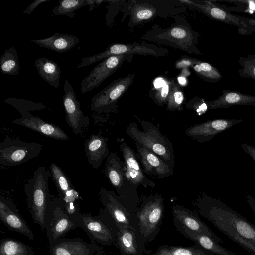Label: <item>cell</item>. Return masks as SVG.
Wrapping results in <instances>:
<instances>
[{"mask_svg":"<svg viewBox=\"0 0 255 255\" xmlns=\"http://www.w3.org/2000/svg\"><path fill=\"white\" fill-rule=\"evenodd\" d=\"M200 214L251 255H255V225L220 200L210 197L199 205Z\"/></svg>","mask_w":255,"mask_h":255,"instance_id":"1","label":"cell"},{"mask_svg":"<svg viewBox=\"0 0 255 255\" xmlns=\"http://www.w3.org/2000/svg\"><path fill=\"white\" fill-rule=\"evenodd\" d=\"M130 55L112 56L98 64L81 81L80 91L84 94L99 87L122 65Z\"/></svg>","mask_w":255,"mask_h":255,"instance_id":"14","label":"cell"},{"mask_svg":"<svg viewBox=\"0 0 255 255\" xmlns=\"http://www.w3.org/2000/svg\"><path fill=\"white\" fill-rule=\"evenodd\" d=\"M184 100V94L179 86L174 81L170 82V91L167 101V110L180 109Z\"/></svg>","mask_w":255,"mask_h":255,"instance_id":"36","label":"cell"},{"mask_svg":"<svg viewBox=\"0 0 255 255\" xmlns=\"http://www.w3.org/2000/svg\"><path fill=\"white\" fill-rule=\"evenodd\" d=\"M50 1H51V0H34L23 11V13L29 15L31 14L40 4L45 2H48Z\"/></svg>","mask_w":255,"mask_h":255,"instance_id":"40","label":"cell"},{"mask_svg":"<svg viewBox=\"0 0 255 255\" xmlns=\"http://www.w3.org/2000/svg\"><path fill=\"white\" fill-rule=\"evenodd\" d=\"M76 36L55 33L53 35L42 39H32L31 41L42 48H46L58 53H63L74 48L79 42Z\"/></svg>","mask_w":255,"mask_h":255,"instance_id":"27","label":"cell"},{"mask_svg":"<svg viewBox=\"0 0 255 255\" xmlns=\"http://www.w3.org/2000/svg\"><path fill=\"white\" fill-rule=\"evenodd\" d=\"M241 147L255 162V146L247 143L241 144Z\"/></svg>","mask_w":255,"mask_h":255,"instance_id":"41","label":"cell"},{"mask_svg":"<svg viewBox=\"0 0 255 255\" xmlns=\"http://www.w3.org/2000/svg\"><path fill=\"white\" fill-rule=\"evenodd\" d=\"M146 244L139 230L128 228L119 229L114 245L121 255H144Z\"/></svg>","mask_w":255,"mask_h":255,"instance_id":"20","label":"cell"},{"mask_svg":"<svg viewBox=\"0 0 255 255\" xmlns=\"http://www.w3.org/2000/svg\"><path fill=\"white\" fill-rule=\"evenodd\" d=\"M95 255H103V251L102 249H101L99 250L95 254Z\"/></svg>","mask_w":255,"mask_h":255,"instance_id":"44","label":"cell"},{"mask_svg":"<svg viewBox=\"0 0 255 255\" xmlns=\"http://www.w3.org/2000/svg\"><path fill=\"white\" fill-rule=\"evenodd\" d=\"M32 248L17 240L4 238L0 241V255H34Z\"/></svg>","mask_w":255,"mask_h":255,"instance_id":"32","label":"cell"},{"mask_svg":"<svg viewBox=\"0 0 255 255\" xmlns=\"http://www.w3.org/2000/svg\"><path fill=\"white\" fill-rule=\"evenodd\" d=\"M49 170L50 177L57 189L58 197L64 202L65 210L71 216L78 218L81 213L76 203L77 200L81 199L79 193L59 166L52 163L49 166Z\"/></svg>","mask_w":255,"mask_h":255,"instance_id":"11","label":"cell"},{"mask_svg":"<svg viewBox=\"0 0 255 255\" xmlns=\"http://www.w3.org/2000/svg\"><path fill=\"white\" fill-rule=\"evenodd\" d=\"M143 128L141 131L137 124L131 123L126 131L136 143L150 150L170 167L174 166V154L172 146L168 139L164 136L153 124L148 121H140Z\"/></svg>","mask_w":255,"mask_h":255,"instance_id":"3","label":"cell"},{"mask_svg":"<svg viewBox=\"0 0 255 255\" xmlns=\"http://www.w3.org/2000/svg\"><path fill=\"white\" fill-rule=\"evenodd\" d=\"M34 65L43 80L53 88H58L61 71L57 63L45 57H41L35 61Z\"/></svg>","mask_w":255,"mask_h":255,"instance_id":"28","label":"cell"},{"mask_svg":"<svg viewBox=\"0 0 255 255\" xmlns=\"http://www.w3.org/2000/svg\"><path fill=\"white\" fill-rule=\"evenodd\" d=\"M19 113L21 117L12 120V123L25 127L49 138L61 140L69 139L68 135L58 126L33 116L29 111H21Z\"/></svg>","mask_w":255,"mask_h":255,"instance_id":"16","label":"cell"},{"mask_svg":"<svg viewBox=\"0 0 255 255\" xmlns=\"http://www.w3.org/2000/svg\"><path fill=\"white\" fill-rule=\"evenodd\" d=\"M134 74L117 79L98 92L92 98L90 109L97 113L111 110L118 100L132 83Z\"/></svg>","mask_w":255,"mask_h":255,"instance_id":"10","label":"cell"},{"mask_svg":"<svg viewBox=\"0 0 255 255\" xmlns=\"http://www.w3.org/2000/svg\"><path fill=\"white\" fill-rule=\"evenodd\" d=\"M104 174L112 185L120 188L124 181V165L115 153L111 152L107 157Z\"/></svg>","mask_w":255,"mask_h":255,"instance_id":"29","label":"cell"},{"mask_svg":"<svg viewBox=\"0 0 255 255\" xmlns=\"http://www.w3.org/2000/svg\"><path fill=\"white\" fill-rule=\"evenodd\" d=\"M50 176L49 169L39 166L24 187L28 210L34 223L43 231L46 230L47 212L52 199L48 184Z\"/></svg>","mask_w":255,"mask_h":255,"instance_id":"2","label":"cell"},{"mask_svg":"<svg viewBox=\"0 0 255 255\" xmlns=\"http://www.w3.org/2000/svg\"><path fill=\"white\" fill-rule=\"evenodd\" d=\"M63 104L66 114V122L74 134L80 135L83 128L88 127L90 119L85 116L81 109V104L69 82L66 79L64 83Z\"/></svg>","mask_w":255,"mask_h":255,"instance_id":"13","label":"cell"},{"mask_svg":"<svg viewBox=\"0 0 255 255\" xmlns=\"http://www.w3.org/2000/svg\"><path fill=\"white\" fill-rule=\"evenodd\" d=\"M156 12V9L148 4H135L132 9V20L134 23H138L151 19Z\"/></svg>","mask_w":255,"mask_h":255,"instance_id":"37","label":"cell"},{"mask_svg":"<svg viewBox=\"0 0 255 255\" xmlns=\"http://www.w3.org/2000/svg\"><path fill=\"white\" fill-rule=\"evenodd\" d=\"M176 229L185 237L204 249L217 255H237L216 242L209 236L191 231L181 226L174 224Z\"/></svg>","mask_w":255,"mask_h":255,"instance_id":"26","label":"cell"},{"mask_svg":"<svg viewBox=\"0 0 255 255\" xmlns=\"http://www.w3.org/2000/svg\"><path fill=\"white\" fill-rule=\"evenodd\" d=\"M242 121V119H238L210 120L192 126L185 132L188 136L199 142H207Z\"/></svg>","mask_w":255,"mask_h":255,"instance_id":"15","label":"cell"},{"mask_svg":"<svg viewBox=\"0 0 255 255\" xmlns=\"http://www.w3.org/2000/svg\"><path fill=\"white\" fill-rule=\"evenodd\" d=\"M78 227V220L66 212L63 201L59 197L53 198L47 212L45 230L49 245Z\"/></svg>","mask_w":255,"mask_h":255,"instance_id":"7","label":"cell"},{"mask_svg":"<svg viewBox=\"0 0 255 255\" xmlns=\"http://www.w3.org/2000/svg\"><path fill=\"white\" fill-rule=\"evenodd\" d=\"M157 39H166L169 44H175L177 48L190 52L189 48L197 49L195 46L193 32L188 28L179 25L172 27L156 36Z\"/></svg>","mask_w":255,"mask_h":255,"instance_id":"25","label":"cell"},{"mask_svg":"<svg viewBox=\"0 0 255 255\" xmlns=\"http://www.w3.org/2000/svg\"><path fill=\"white\" fill-rule=\"evenodd\" d=\"M84 150L88 163L97 169L110 154L108 138L99 134H91L85 140Z\"/></svg>","mask_w":255,"mask_h":255,"instance_id":"23","label":"cell"},{"mask_svg":"<svg viewBox=\"0 0 255 255\" xmlns=\"http://www.w3.org/2000/svg\"><path fill=\"white\" fill-rule=\"evenodd\" d=\"M136 145L138 158L147 174L162 178L173 174L172 168L157 155L138 143Z\"/></svg>","mask_w":255,"mask_h":255,"instance_id":"21","label":"cell"},{"mask_svg":"<svg viewBox=\"0 0 255 255\" xmlns=\"http://www.w3.org/2000/svg\"><path fill=\"white\" fill-rule=\"evenodd\" d=\"M79 227L85 231L91 241L105 246L115 244L119 231L115 222L104 209H101L97 215L93 216L90 213H81Z\"/></svg>","mask_w":255,"mask_h":255,"instance_id":"4","label":"cell"},{"mask_svg":"<svg viewBox=\"0 0 255 255\" xmlns=\"http://www.w3.org/2000/svg\"><path fill=\"white\" fill-rule=\"evenodd\" d=\"M100 249L95 242L78 238H62L49 246L50 255H95Z\"/></svg>","mask_w":255,"mask_h":255,"instance_id":"19","label":"cell"},{"mask_svg":"<svg viewBox=\"0 0 255 255\" xmlns=\"http://www.w3.org/2000/svg\"><path fill=\"white\" fill-rule=\"evenodd\" d=\"M59 2V4L52 9V12L57 16L64 15L70 18L76 15V10L89 5L87 0H62Z\"/></svg>","mask_w":255,"mask_h":255,"instance_id":"34","label":"cell"},{"mask_svg":"<svg viewBox=\"0 0 255 255\" xmlns=\"http://www.w3.org/2000/svg\"><path fill=\"white\" fill-rule=\"evenodd\" d=\"M172 212L173 224H177L191 231L207 235L218 243H222V240L198 216L188 209L175 205L172 208Z\"/></svg>","mask_w":255,"mask_h":255,"instance_id":"17","label":"cell"},{"mask_svg":"<svg viewBox=\"0 0 255 255\" xmlns=\"http://www.w3.org/2000/svg\"><path fill=\"white\" fill-rule=\"evenodd\" d=\"M238 62L240 68L238 69V73L239 76L255 80V54L241 56Z\"/></svg>","mask_w":255,"mask_h":255,"instance_id":"35","label":"cell"},{"mask_svg":"<svg viewBox=\"0 0 255 255\" xmlns=\"http://www.w3.org/2000/svg\"><path fill=\"white\" fill-rule=\"evenodd\" d=\"M191 67L198 76L206 81L216 83L222 78L218 70L209 63L195 59Z\"/></svg>","mask_w":255,"mask_h":255,"instance_id":"33","label":"cell"},{"mask_svg":"<svg viewBox=\"0 0 255 255\" xmlns=\"http://www.w3.org/2000/svg\"><path fill=\"white\" fill-rule=\"evenodd\" d=\"M99 199L103 209L111 217L119 229L132 228L139 230L137 217L128 210L112 191L101 188Z\"/></svg>","mask_w":255,"mask_h":255,"instance_id":"12","label":"cell"},{"mask_svg":"<svg viewBox=\"0 0 255 255\" xmlns=\"http://www.w3.org/2000/svg\"><path fill=\"white\" fill-rule=\"evenodd\" d=\"M20 63L15 48L11 46L4 51L0 58V70L3 75H17L20 71Z\"/></svg>","mask_w":255,"mask_h":255,"instance_id":"31","label":"cell"},{"mask_svg":"<svg viewBox=\"0 0 255 255\" xmlns=\"http://www.w3.org/2000/svg\"><path fill=\"white\" fill-rule=\"evenodd\" d=\"M164 212L163 199L154 197L144 201L138 209L137 218L139 232L146 243L158 235Z\"/></svg>","mask_w":255,"mask_h":255,"instance_id":"8","label":"cell"},{"mask_svg":"<svg viewBox=\"0 0 255 255\" xmlns=\"http://www.w3.org/2000/svg\"><path fill=\"white\" fill-rule=\"evenodd\" d=\"M120 147L125 161L124 176L134 185L143 184L153 187L154 183L144 175L132 150L125 142H122Z\"/></svg>","mask_w":255,"mask_h":255,"instance_id":"22","label":"cell"},{"mask_svg":"<svg viewBox=\"0 0 255 255\" xmlns=\"http://www.w3.org/2000/svg\"><path fill=\"white\" fill-rule=\"evenodd\" d=\"M42 144L8 138L0 143V167L2 169L20 165L36 157L41 153Z\"/></svg>","mask_w":255,"mask_h":255,"instance_id":"5","label":"cell"},{"mask_svg":"<svg viewBox=\"0 0 255 255\" xmlns=\"http://www.w3.org/2000/svg\"><path fill=\"white\" fill-rule=\"evenodd\" d=\"M245 197L251 210L255 214V198L249 194H246Z\"/></svg>","mask_w":255,"mask_h":255,"instance_id":"43","label":"cell"},{"mask_svg":"<svg viewBox=\"0 0 255 255\" xmlns=\"http://www.w3.org/2000/svg\"><path fill=\"white\" fill-rule=\"evenodd\" d=\"M150 255H215L195 244L188 247L164 245L159 246Z\"/></svg>","mask_w":255,"mask_h":255,"instance_id":"30","label":"cell"},{"mask_svg":"<svg viewBox=\"0 0 255 255\" xmlns=\"http://www.w3.org/2000/svg\"><path fill=\"white\" fill-rule=\"evenodd\" d=\"M167 54L168 51L166 49L153 44L115 43L107 46L106 50L103 52L84 57L76 68L80 69L115 55L137 54L158 57L165 56Z\"/></svg>","mask_w":255,"mask_h":255,"instance_id":"9","label":"cell"},{"mask_svg":"<svg viewBox=\"0 0 255 255\" xmlns=\"http://www.w3.org/2000/svg\"><path fill=\"white\" fill-rule=\"evenodd\" d=\"M4 102L16 108L19 112L28 110L37 111L46 109L47 107L41 103H35L25 99L9 97L4 100Z\"/></svg>","mask_w":255,"mask_h":255,"instance_id":"38","label":"cell"},{"mask_svg":"<svg viewBox=\"0 0 255 255\" xmlns=\"http://www.w3.org/2000/svg\"><path fill=\"white\" fill-rule=\"evenodd\" d=\"M179 1L199 10L213 19L236 26L240 34L249 35L255 31V19L232 14L213 3L211 1L181 0Z\"/></svg>","mask_w":255,"mask_h":255,"instance_id":"6","label":"cell"},{"mask_svg":"<svg viewBox=\"0 0 255 255\" xmlns=\"http://www.w3.org/2000/svg\"><path fill=\"white\" fill-rule=\"evenodd\" d=\"M195 59L190 58H184L179 60L176 64L177 68H187L192 66Z\"/></svg>","mask_w":255,"mask_h":255,"instance_id":"42","label":"cell"},{"mask_svg":"<svg viewBox=\"0 0 255 255\" xmlns=\"http://www.w3.org/2000/svg\"><path fill=\"white\" fill-rule=\"evenodd\" d=\"M170 91V82L166 83L159 89L155 94V97L159 103L167 102Z\"/></svg>","mask_w":255,"mask_h":255,"instance_id":"39","label":"cell"},{"mask_svg":"<svg viewBox=\"0 0 255 255\" xmlns=\"http://www.w3.org/2000/svg\"><path fill=\"white\" fill-rule=\"evenodd\" d=\"M0 219L11 231L20 233L30 240L34 234L20 214L15 204L5 197H0Z\"/></svg>","mask_w":255,"mask_h":255,"instance_id":"18","label":"cell"},{"mask_svg":"<svg viewBox=\"0 0 255 255\" xmlns=\"http://www.w3.org/2000/svg\"><path fill=\"white\" fill-rule=\"evenodd\" d=\"M208 110L228 108L233 106H255V96L243 94L240 92L223 90L217 99L207 101Z\"/></svg>","mask_w":255,"mask_h":255,"instance_id":"24","label":"cell"}]
</instances>
